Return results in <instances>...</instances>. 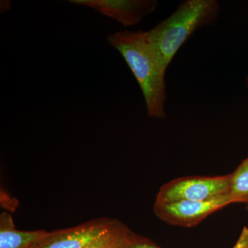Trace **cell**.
<instances>
[{
  "mask_svg": "<svg viewBox=\"0 0 248 248\" xmlns=\"http://www.w3.org/2000/svg\"><path fill=\"white\" fill-rule=\"evenodd\" d=\"M230 199L231 203L248 204V157L234 172L230 174Z\"/></svg>",
  "mask_w": 248,
  "mask_h": 248,
  "instance_id": "obj_8",
  "label": "cell"
},
{
  "mask_svg": "<svg viewBox=\"0 0 248 248\" xmlns=\"http://www.w3.org/2000/svg\"><path fill=\"white\" fill-rule=\"evenodd\" d=\"M220 11L217 0H186L169 17L148 31L166 68L196 31L215 24Z\"/></svg>",
  "mask_w": 248,
  "mask_h": 248,
  "instance_id": "obj_2",
  "label": "cell"
},
{
  "mask_svg": "<svg viewBox=\"0 0 248 248\" xmlns=\"http://www.w3.org/2000/svg\"><path fill=\"white\" fill-rule=\"evenodd\" d=\"M47 233L44 230L18 231L10 214L2 213L0 215V248H32Z\"/></svg>",
  "mask_w": 248,
  "mask_h": 248,
  "instance_id": "obj_7",
  "label": "cell"
},
{
  "mask_svg": "<svg viewBox=\"0 0 248 248\" xmlns=\"http://www.w3.org/2000/svg\"><path fill=\"white\" fill-rule=\"evenodd\" d=\"M127 248H161L151 240L143 236L130 233V240Z\"/></svg>",
  "mask_w": 248,
  "mask_h": 248,
  "instance_id": "obj_10",
  "label": "cell"
},
{
  "mask_svg": "<svg viewBox=\"0 0 248 248\" xmlns=\"http://www.w3.org/2000/svg\"><path fill=\"white\" fill-rule=\"evenodd\" d=\"M247 208H248V206H247Z\"/></svg>",
  "mask_w": 248,
  "mask_h": 248,
  "instance_id": "obj_14",
  "label": "cell"
},
{
  "mask_svg": "<svg viewBox=\"0 0 248 248\" xmlns=\"http://www.w3.org/2000/svg\"><path fill=\"white\" fill-rule=\"evenodd\" d=\"M230 174L216 177L178 178L161 186L155 203L208 201L230 197Z\"/></svg>",
  "mask_w": 248,
  "mask_h": 248,
  "instance_id": "obj_3",
  "label": "cell"
},
{
  "mask_svg": "<svg viewBox=\"0 0 248 248\" xmlns=\"http://www.w3.org/2000/svg\"><path fill=\"white\" fill-rule=\"evenodd\" d=\"M246 85H247V88L248 90V76L247 77V78H246Z\"/></svg>",
  "mask_w": 248,
  "mask_h": 248,
  "instance_id": "obj_13",
  "label": "cell"
},
{
  "mask_svg": "<svg viewBox=\"0 0 248 248\" xmlns=\"http://www.w3.org/2000/svg\"><path fill=\"white\" fill-rule=\"evenodd\" d=\"M13 2L9 0H1L0 3V11L1 14L8 12L12 8Z\"/></svg>",
  "mask_w": 248,
  "mask_h": 248,
  "instance_id": "obj_12",
  "label": "cell"
},
{
  "mask_svg": "<svg viewBox=\"0 0 248 248\" xmlns=\"http://www.w3.org/2000/svg\"><path fill=\"white\" fill-rule=\"evenodd\" d=\"M131 231L117 221L107 234L91 248H127Z\"/></svg>",
  "mask_w": 248,
  "mask_h": 248,
  "instance_id": "obj_9",
  "label": "cell"
},
{
  "mask_svg": "<svg viewBox=\"0 0 248 248\" xmlns=\"http://www.w3.org/2000/svg\"><path fill=\"white\" fill-rule=\"evenodd\" d=\"M232 248H248V228L244 227L239 239Z\"/></svg>",
  "mask_w": 248,
  "mask_h": 248,
  "instance_id": "obj_11",
  "label": "cell"
},
{
  "mask_svg": "<svg viewBox=\"0 0 248 248\" xmlns=\"http://www.w3.org/2000/svg\"><path fill=\"white\" fill-rule=\"evenodd\" d=\"M69 2L94 10L125 27L141 22L154 13L159 4L156 0H70Z\"/></svg>",
  "mask_w": 248,
  "mask_h": 248,
  "instance_id": "obj_6",
  "label": "cell"
},
{
  "mask_svg": "<svg viewBox=\"0 0 248 248\" xmlns=\"http://www.w3.org/2000/svg\"><path fill=\"white\" fill-rule=\"evenodd\" d=\"M231 203L229 196L208 201L155 203L153 211L159 219L168 224L192 228L217 210Z\"/></svg>",
  "mask_w": 248,
  "mask_h": 248,
  "instance_id": "obj_4",
  "label": "cell"
},
{
  "mask_svg": "<svg viewBox=\"0 0 248 248\" xmlns=\"http://www.w3.org/2000/svg\"><path fill=\"white\" fill-rule=\"evenodd\" d=\"M108 43L123 57L141 89L147 115L166 118V72L159 52L150 39L148 31H117L107 37Z\"/></svg>",
  "mask_w": 248,
  "mask_h": 248,
  "instance_id": "obj_1",
  "label": "cell"
},
{
  "mask_svg": "<svg viewBox=\"0 0 248 248\" xmlns=\"http://www.w3.org/2000/svg\"><path fill=\"white\" fill-rule=\"evenodd\" d=\"M117 221L97 218L73 228L48 232L32 248H91L110 231Z\"/></svg>",
  "mask_w": 248,
  "mask_h": 248,
  "instance_id": "obj_5",
  "label": "cell"
}]
</instances>
